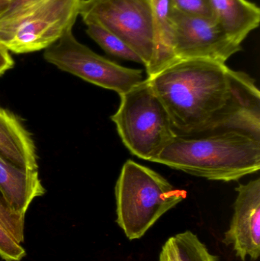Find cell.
<instances>
[{
  "instance_id": "cell-1",
  "label": "cell",
  "mask_w": 260,
  "mask_h": 261,
  "mask_svg": "<svg viewBox=\"0 0 260 261\" xmlns=\"http://www.w3.org/2000/svg\"><path fill=\"white\" fill-rule=\"evenodd\" d=\"M229 69L208 60H179L148 77L177 135L201 133L224 107Z\"/></svg>"
},
{
  "instance_id": "cell-2",
  "label": "cell",
  "mask_w": 260,
  "mask_h": 261,
  "mask_svg": "<svg viewBox=\"0 0 260 261\" xmlns=\"http://www.w3.org/2000/svg\"><path fill=\"white\" fill-rule=\"evenodd\" d=\"M154 162L209 180H238L259 171L260 140L232 130L177 135Z\"/></svg>"
},
{
  "instance_id": "cell-3",
  "label": "cell",
  "mask_w": 260,
  "mask_h": 261,
  "mask_svg": "<svg viewBox=\"0 0 260 261\" xmlns=\"http://www.w3.org/2000/svg\"><path fill=\"white\" fill-rule=\"evenodd\" d=\"M117 223L129 240L139 239L186 198L166 178L128 160L115 186Z\"/></svg>"
},
{
  "instance_id": "cell-4",
  "label": "cell",
  "mask_w": 260,
  "mask_h": 261,
  "mask_svg": "<svg viewBox=\"0 0 260 261\" xmlns=\"http://www.w3.org/2000/svg\"><path fill=\"white\" fill-rule=\"evenodd\" d=\"M119 96L111 119L122 142L137 158L154 162L177 135L167 111L148 78Z\"/></svg>"
},
{
  "instance_id": "cell-5",
  "label": "cell",
  "mask_w": 260,
  "mask_h": 261,
  "mask_svg": "<svg viewBox=\"0 0 260 261\" xmlns=\"http://www.w3.org/2000/svg\"><path fill=\"white\" fill-rule=\"evenodd\" d=\"M81 0H40L0 17V43L15 54L45 50L79 16Z\"/></svg>"
},
{
  "instance_id": "cell-6",
  "label": "cell",
  "mask_w": 260,
  "mask_h": 261,
  "mask_svg": "<svg viewBox=\"0 0 260 261\" xmlns=\"http://www.w3.org/2000/svg\"><path fill=\"white\" fill-rule=\"evenodd\" d=\"M79 15L85 25L99 24L123 40L149 73L154 60L151 0H81Z\"/></svg>"
},
{
  "instance_id": "cell-7",
  "label": "cell",
  "mask_w": 260,
  "mask_h": 261,
  "mask_svg": "<svg viewBox=\"0 0 260 261\" xmlns=\"http://www.w3.org/2000/svg\"><path fill=\"white\" fill-rule=\"evenodd\" d=\"M44 58L63 71L119 95L143 81L141 70L123 67L95 53L76 39L73 29L44 50Z\"/></svg>"
},
{
  "instance_id": "cell-8",
  "label": "cell",
  "mask_w": 260,
  "mask_h": 261,
  "mask_svg": "<svg viewBox=\"0 0 260 261\" xmlns=\"http://www.w3.org/2000/svg\"><path fill=\"white\" fill-rule=\"evenodd\" d=\"M174 52L179 60L201 59L225 64L242 50L215 18L185 15L172 9Z\"/></svg>"
},
{
  "instance_id": "cell-9",
  "label": "cell",
  "mask_w": 260,
  "mask_h": 261,
  "mask_svg": "<svg viewBox=\"0 0 260 261\" xmlns=\"http://www.w3.org/2000/svg\"><path fill=\"white\" fill-rule=\"evenodd\" d=\"M224 107L200 134L232 130L260 140V93L254 80L230 68Z\"/></svg>"
},
{
  "instance_id": "cell-10",
  "label": "cell",
  "mask_w": 260,
  "mask_h": 261,
  "mask_svg": "<svg viewBox=\"0 0 260 261\" xmlns=\"http://www.w3.org/2000/svg\"><path fill=\"white\" fill-rule=\"evenodd\" d=\"M230 228L223 242L232 245L237 257L256 260L260 255V179L240 184Z\"/></svg>"
},
{
  "instance_id": "cell-11",
  "label": "cell",
  "mask_w": 260,
  "mask_h": 261,
  "mask_svg": "<svg viewBox=\"0 0 260 261\" xmlns=\"http://www.w3.org/2000/svg\"><path fill=\"white\" fill-rule=\"evenodd\" d=\"M44 193L38 170L20 168L0 154V194L12 213L24 219L34 199Z\"/></svg>"
},
{
  "instance_id": "cell-12",
  "label": "cell",
  "mask_w": 260,
  "mask_h": 261,
  "mask_svg": "<svg viewBox=\"0 0 260 261\" xmlns=\"http://www.w3.org/2000/svg\"><path fill=\"white\" fill-rule=\"evenodd\" d=\"M0 154L20 168L38 170L30 133L12 113L0 107Z\"/></svg>"
},
{
  "instance_id": "cell-13",
  "label": "cell",
  "mask_w": 260,
  "mask_h": 261,
  "mask_svg": "<svg viewBox=\"0 0 260 261\" xmlns=\"http://www.w3.org/2000/svg\"><path fill=\"white\" fill-rule=\"evenodd\" d=\"M214 18L229 37L238 44L257 29L260 10L248 0H210Z\"/></svg>"
},
{
  "instance_id": "cell-14",
  "label": "cell",
  "mask_w": 260,
  "mask_h": 261,
  "mask_svg": "<svg viewBox=\"0 0 260 261\" xmlns=\"http://www.w3.org/2000/svg\"><path fill=\"white\" fill-rule=\"evenodd\" d=\"M151 5L154 60L148 77L177 61L174 52V29L170 0H151Z\"/></svg>"
},
{
  "instance_id": "cell-15",
  "label": "cell",
  "mask_w": 260,
  "mask_h": 261,
  "mask_svg": "<svg viewBox=\"0 0 260 261\" xmlns=\"http://www.w3.org/2000/svg\"><path fill=\"white\" fill-rule=\"evenodd\" d=\"M160 261H219L190 231L169 238L162 248Z\"/></svg>"
},
{
  "instance_id": "cell-16",
  "label": "cell",
  "mask_w": 260,
  "mask_h": 261,
  "mask_svg": "<svg viewBox=\"0 0 260 261\" xmlns=\"http://www.w3.org/2000/svg\"><path fill=\"white\" fill-rule=\"evenodd\" d=\"M86 34L106 53L133 62L142 64L137 54L120 38L96 24H86Z\"/></svg>"
},
{
  "instance_id": "cell-17",
  "label": "cell",
  "mask_w": 260,
  "mask_h": 261,
  "mask_svg": "<svg viewBox=\"0 0 260 261\" xmlns=\"http://www.w3.org/2000/svg\"><path fill=\"white\" fill-rule=\"evenodd\" d=\"M171 7L185 15L214 18L210 0H170Z\"/></svg>"
},
{
  "instance_id": "cell-18",
  "label": "cell",
  "mask_w": 260,
  "mask_h": 261,
  "mask_svg": "<svg viewBox=\"0 0 260 261\" xmlns=\"http://www.w3.org/2000/svg\"><path fill=\"white\" fill-rule=\"evenodd\" d=\"M26 255L24 248L0 224V256L6 261H20Z\"/></svg>"
},
{
  "instance_id": "cell-19",
  "label": "cell",
  "mask_w": 260,
  "mask_h": 261,
  "mask_svg": "<svg viewBox=\"0 0 260 261\" xmlns=\"http://www.w3.org/2000/svg\"><path fill=\"white\" fill-rule=\"evenodd\" d=\"M0 224L13 236L14 239L23 243L24 239V219L12 213L0 198Z\"/></svg>"
},
{
  "instance_id": "cell-20",
  "label": "cell",
  "mask_w": 260,
  "mask_h": 261,
  "mask_svg": "<svg viewBox=\"0 0 260 261\" xmlns=\"http://www.w3.org/2000/svg\"><path fill=\"white\" fill-rule=\"evenodd\" d=\"M14 67V61L9 50L0 43V76Z\"/></svg>"
},
{
  "instance_id": "cell-21",
  "label": "cell",
  "mask_w": 260,
  "mask_h": 261,
  "mask_svg": "<svg viewBox=\"0 0 260 261\" xmlns=\"http://www.w3.org/2000/svg\"><path fill=\"white\" fill-rule=\"evenodd\" d=\"M38 1H40V0H11L9 9L5 13L18 10V9L25 7L28 5L33 4V3H37Z\"/></svg>"
},
{
  "instance_id": "cell-22",
  "label": "cell",
  "mask_w": 260,
  "mask_h": 261,
  "mask_svg": "<svg viewBox=\"0 0 260 261\" xmlns=\"http://www.w3.org/2000/svg\"><path fill=\"white\" fill-rule=\"evenodd\" d=\"M11 0H0V17L8 10Z\"/></svg>"
}]
</instances>
